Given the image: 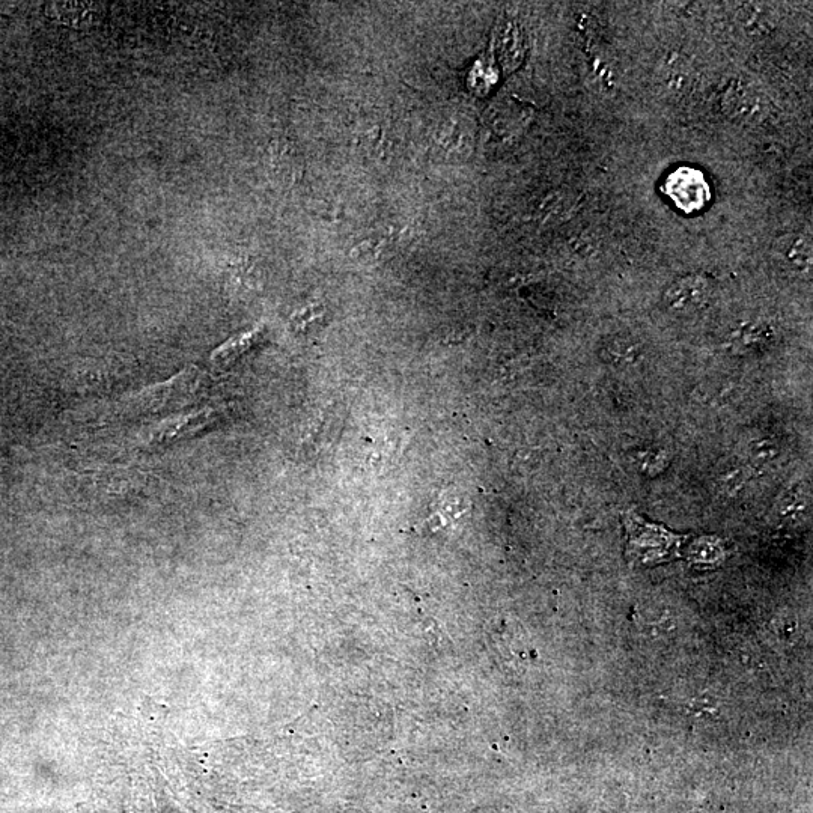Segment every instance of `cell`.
<instances>
[{"label": "cell", "mask_w": 813, "mask_h": 813, "mask_svg": "<svg viewBox=\"0 0 813 813\" xmlns=\"http://www.w3.org/2000/svg\"><path fill=\"white\" fill-rule=\"evenodd\" d=\"M771 11L764 5H747L741 11L740 20L747 31L761 32L771 26Z\"/></svg>", "instance_id": "8992f818"}, {"label": "cell", "mask_w": 813, "mask_h": 813, "mask_svg": "<svg viewBox=\"0 0 813 813\" xmlns=\"http://www.w3.org/2000/svg\"><path fill=\"white\" fill-rule=\"evenodd\" d=\"M601 356L612 365L631 366L636 365L642 359V348H640L639 342L634 341L630 336L615 335L610 336L601 345Z\"/></svg>", "instance_id": "277c9868"}, {"label": "cell", "mask_w": 813, "mask_h": 813, "mask_svg": "<svg viewBox=\"0 0 813 813\" xmlns=\"http://www.w3.org/2000/svg\"><path fill=\"white\" fill-rule=\"evenodd\" d=\"M520 55V32H518L515 26L509 25L508 28L503 29L502 37H500V56H502L503 64H517L518 56Z\"/></svg>", "instance_id": "5b68a950"}, {"label": "cell", "mask_w": 813, "mask_h": 813, "mask_svg": "<svg viewBox=\"0 0 813 813\" xmlns=\"http://www.w3.org/2000/svg\"><path fill=\"white\" fill-rule=\"evenodd\" d=\"M723 485L725 488H732V490H738L743 484V475H741L740 470H729L726 475H723L722 478Z\"/></svg>", "instance_id": "ba28073f"}, {"label": "cell", "mask_w": 813, "mask_h": 813, "mask_svg": "<svg viewBox=\"0 0 813 813\" xmlns=\"http://www.w3.org/2000/svg\"><path fill=\"white\" fill-rule=\"evenodd\" d=\"M776 449L771 443L767 442H759L756 443L755 446L752 448V458L755 460V463H770V461L774 460L776 457Z\"/></svg>", "instance_id": "52a82bcc"}, {"label": "cell", "mask_w": 813, "mask_h": 813, "mask_svg": "<svg viewBox=\"0 0 813 813\" xmlns=\"http://www.w3.org/2000/svg\"><path fill=\"white\" fill-rule=\"evenodd\" d=\"M710 294L711 285L704 276H683L667 288L664 303L675 314H693L708 302Z\"/></svg>", "instance_id": "7a4b0ae2"}, {"label": "cell", "mask_w": 813, "mask_h": 813, "mask_svg": "<svg viewBox=\"0 0 813 813\" xmlns=\"http://www.w3.org/2000/svg\"><path fill=\"white\" fill-rule=\"evenodd\" d=\"M776 252L782 264L792 273L809 275L812 271L813 249L810 235L801 232L783 235L776 243Z\"/></svg>", "instance_id": "3957f363"}, {"label": "cell", "mask_w": 813, "mask_h": 813, "mask_svg": "<svg viewBox=\"0 0 813 813\" xmlns=\"http://www.w3.org/2000/svg\"><path fill=\"white\" fill-rule=\"evenodd\" d=\"M726 112L732 119L750 127H758L770 121L773 104L758 89L738 85L726 95Z\"/></svg>", "instance_id": "6da1fadb"}]
</instances>
